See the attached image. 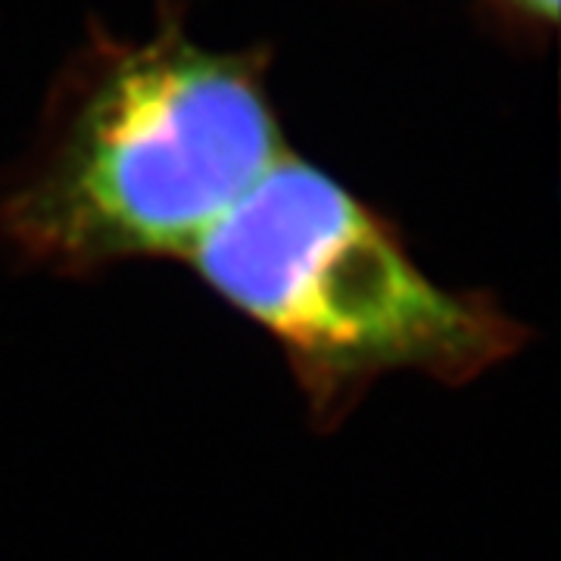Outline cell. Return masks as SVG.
<instances>
[{"instance_id":"1","label":"cell","mask_w":561,"mask_h":561,"mask_svg":"<svg viewBox=\"0 0 561 561\" xmlns=\"http://www.w3.org/2000/svg\"><path fill=\"white\" fill-rule=\"evenodd\" d=\"M284 153L256 60L179 25L94 47L0 194V238L54 275L187 256Z\"/></svg>"},{"instance_id":"2","label":"cell","mask_w":561,"mask_h":561,"mask_svg":"<svg viewBox=\"0 0 561 561\" xmlns=\"http://www.w3.org/2000/svg\"><path fill=\"white\" fill-rule=\"evenodd\" d=\"M184 260L284 350L319 427L341 424L381 375L461 387L530 337L493 297L437 284L378 209L294 153H280Z\"/></svg>"},{"instance_id":"3","label":"cell","mask_w":561,"mask_h":561,"mask_svg":"<svg viewBox=\"0 0 561 561\" xmlns=\"http://www.w3.org/2000/svg\"><path fill=\"white\" fill-rule=\"evenodd\" d=\"M505 3L515 7L524 16H530V20L546 22V25H552L559 16V0H505Z\"/></svg>"}]
</instances>
